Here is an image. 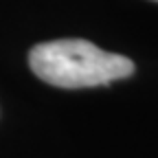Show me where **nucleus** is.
I'll return each instance as SVG.
<instances>
[{
    "mask_svg": "<svg viewBox=\"0 0 158 158\" xmlns=\"http://www.w3.org/2000/svg\"><path fill=\"white\" fill-rule=\"evenodd\" d=\"M156 2H158V0H156Z\"/></svg>",
    "mask_w": 158,
    "mask_h": 158,
    "instance_id": "2",
    "label": "nucleus"
},
{
    "mask_svg": "<svg viewBox=\"0 0 158 158\" xmlns=\"http://www.w3.org/2000/svg\"><path fill=\"white\" fill-rule=\"evenodd\" d=\"M29 66L42 81L57 88L106 86L134 73L132 59L101 51L86 40H53L31 48Z\"/></svg>",
    "mask_w": 158,
    "mask_h": 158,
    "instance_id": "1",
    "label": "nucleus"
}]
</instances>
